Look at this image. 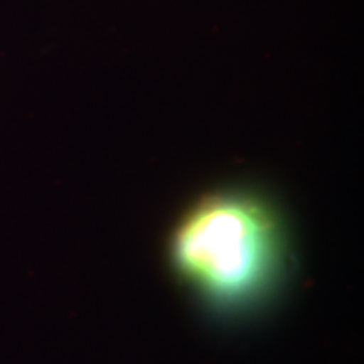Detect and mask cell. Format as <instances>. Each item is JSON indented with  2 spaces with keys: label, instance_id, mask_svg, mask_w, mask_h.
Wrapping results in <instances>:
<instances>
[{
  "label": "cell",
  "instance_id": "obj_1",
  "mask_svg": "<svg viewBox=\"0 0 364 364\" xmlns=\"http://www.w3.org/2000/svg\"><path fill=\"white\" fill-rule=\"evenodd\" d=\"M171 253L182 277L211 302L247 306L270 289L279 273V225L253 196H209L181 221Z\"/></svg>",
  "mask_w": 364,
  "mask_h": 364
}]
</instances>
